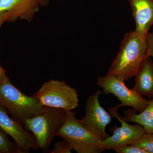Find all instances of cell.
Wrapping results in <instances>:
<instances>
[{"label": "cell", "instance_id": "6da1fadb", "mask_svg": "<svg viewBox=\"0 0 153 153\" xmlns=\"http://www.w3.org/2000/svg\"><path fill=\"white\" fill-rule=\"evenodd\" d=\"M146 39L134 31L126 33L108 74H113L124 81L134 76L148 57Z\"/></svg>", "mask_w": 153, "mask_h": 153}, {"label": "cell", "instance_id": "7a4b0ae2", "mask_svg": "<svg viewBox=\"0 0 153 153\" xmlns=\"http://www.w3.org/2000/svg\"><path fill=\"white\" fill-rule=\"evenodd\" d=\"M0 104L22 123L26 119L44 112L49 108L42 105L34 95L28 96L22 93L9 79L0 85Z\"/></svg>", "mask_w": 153, "mask_h": 153}, {"label": "cell", "instance_id": "3957f363", "mask_svg": "<svg viewBox=\"0 0 153 153\" xmlns=\"http://www.w3.org/2000/svg\"><path fill=\"white\" fill-rule=\"evenodd\" d=\"M66 111L60 108L49 107L44 112L26 119L23 124L35 136L39 148L46 152L56 132L66 118Z\"/></svg>", "mask_w": 153, "mask_h": 153}, {"label": "cell", "instance_id": "277c9868", "mask_svg": "<svg viewBox=\"0 0 153 153\" xmlns=\"http://www.w3.org/2000/svg\"><path fill=\"white\" fill-rule=\"evenodd\" d=\"M56 135L67 141L78 153L102 152L100 140L85 128L76 117L75 113L67 111L66 118Z\"/></svg>", "mask_w": 153, "mask_h": 153}, {"label": "cell", "instance_id": "5b68a950", "mask_svg": "<svg viewBox=\"0 0 153 153\" xmlns=\"http://www.w3.org/2000/svg\"><path fill=\"white\" fill-rule=\"evenodd\" d=\"M42 105L72 111L79 106L76 89L63 81L49 80L45 82L34 95Z\"/></svg>", "mask_w": 153, "mask_h": 153}, {"label": "cell", "instance_id": "8992f818", "mask_svg": "<svg viewBox=\"0 0 153 153\" xmlns=\"http://www.w3.org/2000/svg\"><path fill=\"white\" fill-rule=\"evenodd\" d=\"M97 84L103 89L102 93L111 94L116 97L120 101L121 107H131L136 111H142L149 102L142 96L127 87L124 80L113 74L99 76Z\"/></svg>", "mask_w": 153, "mask_h": 153}, {"label": "cell", "instance_id": "52a82bcc", "mask_svg": "<svg viewBox=\"0 0 153 153\" xmlns=\"http://www.w3.org/2000/svg\"><path fill=\"white\" fill-rule=\"evenodd\" d=\"M102 91L97 90L88 98L85 106V115L79 120L85 128L100 140L110 136L107 133V126L111 123V115L100 105L99 97Z\"/></svg>", "mask_w": 153, "mask_h": 153}, {"label": "cell", "instance_id": "ba28073f", "mask_svg": "<svg viewBox=\"0 0 153 153\" xmlns=\"http://www.w3.org/2000/svg\"><path fill=\"white\" fill-rule=\"evenodd\" d=\"M120 107L118 105L109 109V113L112 117L116 118L121 126L120 127H113L112 135L100 141V147L102 152L106 150H114L125 145L132 144L146 133L143 128L140 124L132 125L122 119L117 112L118 109Z\"/></svg>", "mask_w": 153, "mask_h": 153}, {"label": "cell", "instance_id": "9c48e42d", "mask_svg": "<svg viewBox=\"0 0 153 153\" xmlns=\"http://www.w3.org/2000/svg\"><path fill=\"white\" fill-rule=\"evenodd\" d=\"M0 128L14 140L17 153H29L30 150L39 149L36 138L25 130L20 122L10 117L1 104Z\"/></svg>", "mask_w": 153, "mask_h": 153}, {"label": "cell", "instance_id": "30bf717a", "mask_svg": "<svg viewBox=\"0 0 153 153\" xmlns=\"http://www.w3.org/2000/svg\"><path fill=\"white\" fill-rule=\"evenodd\" d=\"M39 5L37 0H0V13L7 12V22L18 19L30 22Z\"/></svg>", "mask_w": 153, "mask_h": 153}, {"label": "cell", "instance_id": "8fae6325", "mask_svg": "<svg viewBox=\"0 0 153 153\" xmlns=\"http://www.w3.org/2000/svg\"><path fill=\"white\" fill-rule=\"evenodd\" d=\"M136 28L135 32L146 38L153 25V0H128Z\"/></svg>", "mask_w": 153, "mask_h": 153}, {"label": "cell", "instance_id": "7c38bea8", "mask_svg": "<svg viewBox=\"0 0 153 153\" xmlns=\"http://www.w3.org/2000/svg\"><path fill=\"white\" fill-rule=\"evenodd\" d=\"M135 76L133 90L142 96L152 98L153 95V63L150 56L147 57L142 63Z\"/></svg>", "mask_w": 153, "mask_h": 153}, {"label": "cell", "instance_id": "4fadbf2b", "mask_svg": "<svg viewBox=\"0 0 153 153\" xmlns=\"http://www.w3.org/2000/svg\"><path fill=\"white\" fill-rule=\"evenodd\" d=\"M134 109H128L125 111L122 119L126 122H132L138 124L143 128L146 133H153V95L144 109L136 114Z\"/></svg>", "mask_w": 153, "mask_h": 153}, {"label": "cell", "instance_id": "5bb4252c", "mask_svg": "<svg viewBox=\"0 0 153 153\" xmlns=\"http://www.w3.org/2000/svg\"><path fill=\"white\" fill-rule=\"evenodd\" d=\"M131 145L140 148L147 153H153V133H146Z\"/></svg>", "mask_w": 153, "mask_h": 153}, {"label": "cell", "instance_id": "9a60e30c", "mask_svg": "<svg viewBox=\"0 0 153 153\" xmlns=\"http://www.w3.org/2000/svg\"><path fill=\"white\" fill-rule=\"evenodd\" d=\"M17 152V147L10 141L7 136L0 130V152Z\"/></svg>", "mask_w": 153, "mask_h": 153}, {"label": "cell", "instance_id": "2e32d148", "mask_svg": "<svg viewBox=\"0 0 153 153\" xmlns=\"http://www.w3.org/2000/svg\"><path fill=\"white\" fill-rule=\"evenodd\" d=\"M72 147L67 141L64 140L62 141L56 143L53 146L52 153H71Z\"/></svg>", "mask_w": 153, "mask_h": 153}, {"label": "cell", "instance_id": "e0dca14e", "mask_svg": "<svg viewBox=\"0 0 153 153\" xmlns=\"http://www.w3.org/2000/svg\"><path fill=\"white\" fill-rule=\"evenodd\" d=\"M113 150L118 153H147L142 149L131 145L121 146L115 148Z\"/></svg>", "mask_w": 153, "mask_h": 153}, {"label": "cell", "instance_id": "ac0fdd59", "mask_svg": "<svg viewBox=\"0 0 153 153\" xmlns=\"http://www.w3.org/2000/svg\"><path fill=\"white\" fill-rule=\"evenodd\" d=\"M148 49V56L153 58V31L148 33L146 39Z\"/></svg>", "mask_w": 153, "mask_h": 153}, {"label": "cell", "instance_id": "d6986e66", "mask_svg": "<svg viewBox=\"0 0 153 153\" xmlns=\"http://www.w3.org/2000/svg\"><path fill=\"white\" fill-rule=\"evenodd\" d=\"M8 79L6 75L5 71L0 65V85Z\"/></svg>", "mask_w": 153, "mask_h": 153}, {"label": "cell", "instance_id": "ffe728a7", "mask_svg": "<svg viewBox=\"0 0 153 153\" xmlns=\"http://www.w3.org/2000/svg\"><path fill=\"white\" fill-rule=\"evenodd\" d=\"M8 15L7 12L0 13V27L5 22H7Z\"/></svg>", "mask_w": 153, "mask_h": 153}, {"label": "cell", "instance_id": "44dd1931", "mask_svg": "<svg viewBox=\"0 0 153 153\" xmlns=\"http://www.w3.org/2000/svg\"><path fill=\"white\" fill-rule=\"evenodd\" d=\"M37 1H38L40 5H44L47 4V2H48L49 0H37Z\"/></svg>", "mask_w": 153, "mask_h": 153}]
</instances>
